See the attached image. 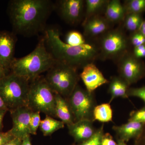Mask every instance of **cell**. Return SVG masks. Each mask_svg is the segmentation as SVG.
I'll list each match as a JSON object with an SVG mask.
<instances>
[{"label":"cell","instance_id":"1","mask_svg":"<svg viewBox=\"0 0 145 145\" xmlns=\"http://www.w3.org/2000/svg\"><path fill=\"white\" fill-rule=\"evenodd\" d=\"M55 6L49 0H13L10 2L9 13L16 32L31 36L44 30L47 20Z\"/></svg>","mask_w":145,"mask_h":145},{"label":"cell","instance_id":"2","mask_svg":"<svg viewBox=\"0 0 145 145\" xmlns=\"http://www.w3.org/2000/svg\"><path fill=\"white\" fill-rule=\"evenodd\" d=\"M44 39L47 48L54 59L77 69L99 59L98 45L86 42L78 46L70 45L61 39L57 29H47Z\"/></svg>","mask_w":145,"mask_h":145},{"label":"cell","instance_id":"3","mask_svg":"<svg viewBox=\"0 0 145 145\" xmlns=\"http://www.w3.org/2000/svg\"><path fill=\"white\" fill-rule=\"evenodd\" d=\"M56 62L47 48L44 37L31 53L22 58H15L10 69L12 73L31 82L47 71Z\"/></svg>","mask_w":145,"mask_h":145},{"label":"cell","instance_id":"4","mask_svg":"<svg viewBox=\"0 0 145 145\" xmlns=\"http://www.w3.org/2000/svg\"><path fill=\"white\" fill-rule=\"evenodd\" d=\"M27 106L32 111L42 112L46 115L56 117L55 93L44 77L40 76L30 82Z\"/></svg>","mask_w":145,"mask_h":145},{"label":"cell","instance_id":"5","mask_svg":"<svg viewBox=\"0 0 145 145\" xmlns=\"http://www.w3.org/2000/svg\"><path fill=\"white\" fill-rule=\"evenodd\" d=\"M77 69L57 61L47 71L45 79L55 93L67 99L73 92L80 79Z\"/></svg>","mask_w":145,"mask_h":145},{"label":"cell","instance_id":"6","mask_svg":"<svg viewBox=\"0 0 145 145\" xmlns=\"http://www.w3.org/2000/svg\"><path fill=\"white\" fill-rule=\"evenodd\" d=\"M30 82L11 72L0 81V96L8 110L27 106Z\"/></svg>","mask_w":145,"mask_h":145},{"label":"cell","instance_id":"7","mask_svg":"<svg viewBox=\"0 0 145 145\" xmlns=\"http://www.w3.org/2000/svg\"><path fill=\"white\" fill-rule=\"evenodd\" d=\"M98 46L99 59L118 62L128 52L129 40L123 29H111L101 36Z\"/></svg>","mask_w":145,"mask_h":145},{"label":"cell","instance_id":"8","mask_svg":"<svg viewBox=\"0 0 145 145\" xmlns=\"http://www.w3.org/2000/svg\"><path fill=\"white\" fill-rule=\"evenodd\" d=\"M67 99L75 122L84 120L94 121L93 112L96 105L93 93H89L78 85Z\"/></svg>","mask_w":145,"mask_h":145},{"label":"cell","instance_id":"9","mask_svg":"<svg viewBox=\"0 0 145 145\" xmlns=\"http://www.w3.org/2000/svg\"><path fill=\"white\" fill-rule=\"evenodd\" d=\"M118 62L119 75L129 86L138 82L145 75V65L140 59L129 52Z\"/></svg>","mask_w":145,"mask_h":145},{"label":"cell","instance_id":"10","mask_svg":"<svg viewBox=\"0 0 145 145\" xmlns=\"http://www.w3.org/2000/svg\"><path fill=\"white\" fill-rule=\"evenodd\" d=\"M13 126L10 130L14 137L22 140L30 135L29 121L32 110L27 106L10 110Z\"/></svg>","mask_w":145,"mask_h":145},{"label":"cell","instance_id":"11","mask_svg":"<svg viewBox=\"0 0 145 145\" xmlns=\"http://www.w3.org/2000/svg\"><path fill=\"white\" fill-rule=\"evenodd\" d=\"M58 9L62 18L67 23L75 25L82 19L85 1L83 0H62L58 1Z\"/></svg>","mask_w":145,"mask_h":145},{"label":"cell","instance_id":"12","mask_svg":"<svg viewBox=\"0 0 145 145\" xmlns=\"http://www.w3.org/2000/svg\"><path fill=\"white\" fill-rule=\"evenodd\" d=\"M16 42L14 34L7 31H0V65L7 72L15 58Z\"/></svg>","mask_w":145,"mask_h":145},{"label":"cell","instance_id":"13","mask_svg":"<svg viewBox=\"0 0 145 145\" xmlns=\"http://www.w3.org/2000/svg\"><path fill=\"white\" fill-rule=\"evenodd\" d=\"M80 77L85 86L86 89L91 93H93L99 87L109 82L93 63L88 64L83 67Z\"/></svg>","mask_w":145,"mask_h":145},{"label":"cell","instance_id":"14","mask_svg":"<svg viewBox=\"0 0 145 145\" xmlns=\"http://www.w3.org/2000/svg\"><path fill=\"white\" fill-rule=\"evenodd\" d=\"M112 24L105 16H93L83 22L84 34L88 37L102 36L111 29Z\"/></svg>","mask_w":145,"mask_h":145},{"label":"cell","instance_id":"15","mask_svg":"<svg viewBox=\"0 0 145 145\" xmlns=\"http://www.w3.org/2000/svg\"><path fill=\"white\" fill-rule=\"evenodd\" d=\"M67 127L70 135L76 142L81 143L90 138L96 130L93 122L89 120L77 121Z\"/></svg>","mask_w":145,"mask_h":145},{"label":"cell","instance_id":"16","mask_svg":"<svg viewBox=\"0 0 145 145\" xmlns=\"http://www.w3.org/2000/svg\"><path fill=\"white\" fill-rule=\"evenodd\" d=\"M145 124L142 123L129 121L126 123L119 126H114V131L119 140L127 141L132 138H137L142 134Z\"/></svg>","mask_w":145,"mask_h":145},{"label":"cell","instance_id":"17","mask_svg":"<svg viewBox=\"0 0 145 145\" xmlns=\"http://www.w3.org/2000/svg\"><path fill=\"white\" fill-rule=\"evenodd\" d=\"M55 112L59 118L67 126L75 123V120L67 99L55 93Z\"/></svg>","mask_w":145,"mask_h":145},{"label":"cell","instance_id":"18","mask_svg":"<svg viewBox=\"0 0 145 145\" xmlns=\"http://www.w3.org/2000/svg\"><path fill=\"white\" fill-rule=\"evenodd\" d=\"M123 5L119 0L108 1L105 10V17L112 24L123 21L125 16Z\"/></svg>","mask_w":145,"mask_h":145},{"label":"cell","instance_id":"19","mask_svg":"<svg viewBox=\"0 0 145 145\" xmlns=\"http://www.w3.org/2000/svg\"><path fill=\"white\" fill-rule=\"evenodd\" d=\"M109 83L108 92L111 96L109 103L114 99L119 97L124 99L128 98V91L129 86L121 77H112Z\"/></svg>","mask_w":145,"mask_h":145},{"label":"cell","instance_id":"20","mask_svg":"<svg viewBox=\"0 0 145 145\" xmlns=\"http://www.w3.org/2000/svg\"><path fill=\"white\" fill-rule=\"evenodd\" d=\"M65 124L61 121H58L48 115L41 121L40 127L44 136H49L60 129L63 128Z\"/></svg>","mask_w":145,"mask_h":145},{"label":"cell","instance_id":"21","mask_svg":"<svg viewBox=\"0 0 145 145\" xmlns=\"http://www.w3.org/2000/svg\"><path fill=\"white\" fill-rule=\"evenodd\" d=\"M113 111L110 103H104L96 105L93 110V116L94 121L102 123L112 121Z\"/></svg>","mask_w":145,"mask_h":145},{"label":"cell","instance_id":"22","mask_svg":"<svg viewBox=\"0 0 145 145\" xmlns=\"http://www.w3.org/2000/svg\"><path fill=\"white\" fill-rule=\"evenodd\" d=\"M85 1L86 13L84 20L93 16L99 15V13L105 8L108 1L106 0H86Z\"/></svg>","mask_w":145,"mask_h":145},{"label":"cell","instance_id":"23","mask_svg":"<svg viewBox=\"0 0 145 145\" xmlns=\"http://www.w3.org/2000/svg\"><path fill=\"white\" fill-rule=\"evenodd\" d=\"M144 21L142 14L130 13L127 14L124 20V26L127 30L135 32L139 30Z\"/></svg>","mask_w":145,"mask_h":145},{"label":"cell","instance_id":"24","mask_svg":"<svg viewBox=\"0 0 145 145\" xmlns=\"http://www.w3.org/2000/svg\"><path fill=\"white\" fill-rule=\"evenodd\" d=\"M125 14H142L145 11V0H130L125 1L123 5Z\"/></svg>","mask_w":145,"mask_h":145},{"label":"cell","instance_id":"25","mask_svg":"<svg viewBox=\"0 0 145 145\" xmlns=\"http://www.w3.org/2000/svg\"><path fill=\"white\" fill-rule=\"evenodd\" d=\"M66 43L72 46H78L86 43L84 36L77 31H71L67 33L66 37Z\"/></svg>","mask_w":145,"mask_h":145},{"label":"cell","instance_id":"26","mask_svg":"<svg viewBox=\"0 0 145 145\" xmlns=\"http://www.w3.org/2000/svg\"><path fill=\"white\" fill-rule=\"evenodd\" d=\"M104 132V125H102L96 129V132L90 138L81 143L80 145H102Z\"/></svg>","mask_w":145,"mask_h":145},{"label":"cell","instance_id":"27","mask_svg":"<svg viewBox=\"0 0 145 145\" xmlns=\"http://www.w3.org/2000/svg\"><path fill=\"white\" fill-rule=\"evenodd\" d=\"M40 112L32 111L29 121V130L30 135H36L41 122Z\"/></svg>","mask_w":145,"mask_h":145},{"label":"cell","instance_id":"28","mask_svg":"<svg viewBox=\"0 0 145 145\" xmlns=\"http://www.w3.org/2000/svg\"><path fill=\"white\" fill-rule=\"evenodd\" d=\"M130 41L131 44L135 47L145 44V38L138 30L132 32L130 38Z\"/></svg>","mask_w":145,"mask_h":145},{"label":"cell","instance_id":"29","mask_svg":"<svg viewBox=\"0 0 145 145\" xmlns=\"http://www.w3.org/2000/svg\"><path fill=\"white\" fill-rule=\"evenodd\" d=\"M129 121H135L145 124V106L141 109L131 112Z\"/></svg>","mask_w":145,"mask_h":145},{"label":"cell","instance_id":"30","mask_svg":"<svg viewBox=\"0 0 145 145\" xmlns=\"http://www.w3.org/2000/svg\"><path fill=\"white\" fill-rule=\"evenodd\" d=\"M128 96L137 97L142 100L145 104V86L140 88H129L128 91Z\"/></svg>","mask_w":145,"mask_h":145},{"label":"cell","instance_id":"31","mask_svg":"<svg viewBox=\"0 0 145 145\" xmlns=\"http://www.w3.org/2000/svg\"><path fill=\"white\" fill-rule=\"evenodd\" d=\"M15 138L10 131L6 132H0V145H5Z\"/></svg>","mask_w":145,"mask_h":145},{"label":"cell","instance_id":"32","mask_svg":"<svg viewBox=\"0 0 145 145\" xmlns=\"http://www.w3.org/2000/svg\"><path fill=\"white\" fill-rule=\"evenodd\" d=\"M133 56L138 59H141L145 57V44L134 47Z\"/></svg>","mask_w":145,"mask_h":145},{"label":"cell","instance_id":"33","mask_svg":"<svg viewBox=\"0 0 145 145\" xmlns=\"http://www.w3.org/2000/svg\"><path fill=\"white\" fill-rule=\"evenodd\" d=\"M102 145H117L110 133H104L102 140Z\"/></svg>","mask_w":145,"mask_h":145},{"label":"cell","instance_id":"34","mask_svg":"<svg viewBox=\"0 0 145 145\" xmlns=\"http://www.w3.org/2000/svg\"><path fill=\"white\" fill-rule=\"evenodd\" d=\"M7 111L8 110H7L0 109V132L3 128V122L4 117Z\"/></svg>","mask_w":145,"mask_h":145},{"label":"cell","instance_id":"35","mask_svg":"<svg viewBox=\"0 0 145 145\" xmlns=\"http://www.w3.org/2000/svg\"><path fill=\"white\" fill-rule=\"evenodd\" d=\"M22 140L18 138H14L5 145H21Z\"/></svg>","mask_w":145,"mask_h":145},{"label":"cell","instance_id":"36","mask_svg":"<svg viewBox=\"0 0 145 145\" xmlns=\"http://www.w3.org/2000/svg\"><path fill=\"white\" fill-rule=\"evenodd\" d=\"M21 145H31L30 135H27L22 140Z\"/></svg>","mask_w":145,"mask_h":145},{"label":"cell","instance_id":"37","mask_svg":"<svg viewBox=\"0 0 145 145\" xmlns=\"http://www.w3.org/2000/svg\"><path fill=\"white\" fill-rule=\"evenodd\" d=\"M7 71L1 66L0 65V81L5 77L7 75Z\"/></svg>","mask_w":145,"mask_h":145},{"label":"cell","instance_id":"38","mask_svg":"<svg viewBox=\"0 0 145 145\" xmlns=\"http://www.w3.org/2000/svg\"><path fill=\"white\" fill-rule=\"evenodd\" d=\"M138 31H140L145 38V20L143 21Z\"/></svg>","mask_w":145,"mask_h":145},{"label":"cell","instance_id":"39","mask_svg":"<svg viewBox=\"0 0 145 145\" xmlns=\"http://www.w3.org/2000/svg\"><path fill=\"white\" fill-rule=\"evenodd\" d=\"M0 109L7 110H8V109L7 108V107L5 105L4 102L3 101L1 96H0Z\"/></svg>","mask_w":145,"mask_h":145},{"label":"cell","instance_id":"40","mask_svg":"<svg viewBox=\"0 0 145 145\" xmlns=\"http://www.w3.org/2000/svg\"><path fill=\"white\" fill-rule=\"evenodd\" d=\"M117 145H127L126 144L125 142L122 140H117Z\"/></svg>","mask_w":145,"mask_h":145}]
</instances>
